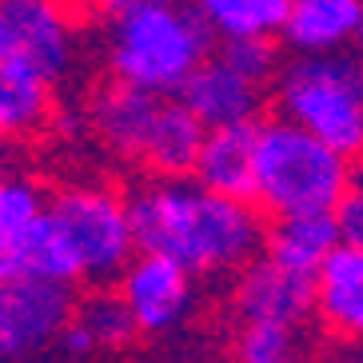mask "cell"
<instances>
[{"label": "cell", "mask_w": 363, "mask_h": 363, "mask_svg": "<svg viewBox=\"0 0 363 363\" xmlns=\"http://www.w3.org/2000/svg\"><path fill=\"white\" fill-rule=\"evenodd\" d=\"M256 148H259V124H228L208 128L203 148L196 156L192 176L208 188L235 200H256Z\"/></svg>", "instance_id": "5bb4252c"}, {"label": "cell", "mask_w": 363, "mask_h": 363, "mask_svg": "<svg viewBox=\"0 0 363 363\" xmlns=\"http://www.w3.org/2000/svg\"><path fill=\"white\" fill-rule=\"evenodd\" d=\"M340 224L331 212H303V216H276V224L267 228L264 252L276 256L279 264L315 276L328 256L340 247Z\"/></svg>", "instance_id": "e0dca14e"}, {"label": "cell", "mask_w": 363, "mask_h": 363, "mask_svg": "<svg viewBox=\"0 0 363 363\" xmlns=\"http://www.w3.org/2000/svg\"><path fill=\"white\" fill-rule=\"evenodd\" d=\"M352 188V156L331 148L296 120L276 116L259 124L256 148V203L272 216L335 212Z\"/></svg>", "instance_id": "3957f363"}, {"label": "cell", "mask_w": 363, "mask_h": 363, "mask_svg": "<svg viewBox=\"0 0 363 363\" xmlns=\"http://www.w3.org/2000/svg\"><path fill=\"white\" fill-rule=\"evenodd\" d=\"M208 56H212V28L196 9L136 0L108 16L104 60L124 84L176 96Z\"/></svg>", "instance_id": "7a4b0ae2"}, {"label": "cell", "mask_w": 363, "mask_h": 363, "mask_svg": "<svg viewBox=\"0 0 363 363\" xmlns=\"http://www.w3.org/2000/svg\"><path fill=\"white\" fill-rule=\"evenodd\" d=\"M52 112V80L0 60V124L4 136H33Z\"/></svg>", "instance_id": "d6986e66"}, {"label": "cell", "mask_w": 363, "mask_h": 363, "mask_svg": "<svg viewBox=\"0 0 363 363\" xmlns=\"http://www.w3.org/2000/svg\"><path fill=\"white\" fill-rule=\"evenodd\" d=\"M192 267L176 264L160 252H140L128 272L116 279L120 296L128 299L136 328L144 335H172L192 323L200 308V284Z\"/></svg>", "instance_id": "ba28073f"}, {"label": "cell", "mask_w": 363, "mask_h": 363, "mask_svg": "<svg viewBox=\"0 0 363 363\" xmlns=\"http://www.w3.org/2000/svg\"><path fill=\"white\" fill-rule=\"evenodd\" d=\"M140 252H160L196 276H235L259 256L267 228L252 200H235L184 176H160L132 192Z\"/></svg>", "instance_id": "6da1fadb"}, {"label": "cell", "mask_w": 363, "mask_h": 363, "mask_svg": "<svg viewBox=\"0 0 363 363\" xmlns=\"http://www.w3.org/2000/svg\"><path fill=\"white\" fill-rule=\"evenodd\" d=\"M359 180H363V176H359Z\"/></svg>", "instance_id": "f1b7e54d"}, {"label": "cell", "mask_w": 363, "mask_h": 363, "mask_svg": "<svg viewBox=\"0 0 363 363\" xmlns=\"http://www.w3.org/2000/svg\"><path fill=\"white\" fill-rule=\"evenodd\" d=\"M359 48H363V28H359Z\"/></svg>", "instance_id": "83f0119b"}, {"label": "cell", "mask_w": 363, "mask_h": 363, "mask_svg": "<svg viewBox=\"0 0 363 363\" xmlns=\"http://www.w3.org/2000/svg\"><path fill=\"white\" fill-rule=\"evenodd\" d=\"M48 203L52 200H44L36 180H28V176H9V180L0 184V240L24 232L28 224H36L48 212Z\"/></svg>", "instance_id": "7402d4cb"}, {"label": "cell", "mask_w": 363, "mask_h": 363, "mask_svg": "<svg viewBox=\"0 0 363 363\" xmlns=\"http://www.w3.org/2000/svg\"><path fill=\"white\" fill-rule=\"evenodd\" d=\"M72 311L76 303L68 279H4V291H0V352H4V359L16 363L60 343V335L72 323Z\"/></svg>", "instance_id": "52a82bcc"}, {"label": "cell", "mask_w": 363, "mask_h": 363, "mask_svg": "<svg viewBox=\"0 0 363 363\" xmlns=\"http://www.w3.org/2000/svg\"><path fill=\"white\" fill-rule=\"evenodd\" d=\"M203 24L220 40L235 36H279L291 12V0H192Z\"/></svg>", "instance_id": "ffe728a7"}, {"label": "cell", "mask_w": 363, "mask_h": 363, "mask_svg": "<svg viewBox=\"0 0 363 363\" xmlns=\"http://www.w3.org/2000/svg\"><path fill=\"white\" fill-rule=\"evenodd\" d=\"M220 56H224L232 68H240L244 76L267 84L276 80L279 56H276V40L272 36H235V40H220Z\"/></svg>", "instance_id": "603a6c76"}, {"label": "cell", "mask_w": 363, "mask_h": 363, "mask_svg": "<svg viewBox=\"0 0 363 363\" xmlns=\"http://www.w3.org/2000/svg\"><path fill=\"white\" fill-rule=\"evenodd\" d=\"M0 60L65 80L76 60V24L65 0H0Z\"/></svg>", "instance_id": "8992f818"}, {"label": "cell", "mask_w": 363, "mask_h": 363, "mask_svg": "<svg viewBox=\"0 0 363 363\" xmlns=\"http://www.w3.org/2000/svg\"><path fill=\"white\" fill-rule=\"evenodd\" d=\"M0 276L4 279H21V276H36V279H80L76 276V259L68 247L65 232L56 228L52 212H44L36 224H28L24 232L4 235L0 240Z\"/></svg>", "instance_id": "2e32d148"}, {"label": "cell", "mask_w": 363, "mask_h": 363, "mask_svg": "<svg viewBox=\"0 0 363 363\" xmlns=\"http://www.w3.org/2000/svg\"><path fill=\"white\" fill-rule=\"evenodd\" d=\"M48 212L72 247L76 276L96 288L116 284L140 256L132 203L104 184H68L52 196Z\"/></svg>", "instance_id": "5b68a950"}, {"label": "cell", "mask_w": 363, "mask_h": 363, "mask_svg": "<svg viewBox=\"0 0 363 363\" xmlns=\"http://www.w3.org/2000/svg\"><path fill=\"white\" fill-rule=\"evenodd\" d=\"M92 4H96V9H104L108 16H112V12H120V9H128V0H92Z\"/></svg>", "instance_id": "d4e9b609"}, {"label": "cell", "mask_w": 363, "mask_h": 363, "mask_svg": "<svg viewBox=\"0 0 363 363\" xmlns=\"http://www.w3.org/2000/svg\"><path fill=\"white\" fill-rule=\"evenodd\" d=\"M355 363H363V343H359V355H355Z\"/></svg>", "instance_id": "4316f807"}, {"label": "cell", "mask_w": 363, "mask_h": 363, "mask_svg": "<svg viewBox=\"0 0 363 363\" xmlns=\"http://www.w3.org/2000/svg\"><path fill=\"white\" fill-rule=\"evenodd\" d=\"M272 92L279 116L315 132L331 148L347 156L363 148V68L347 52L296 56L276 72Z\"/></svg>", "instance_id": "277c9868"}, {"label": "cell", "mask_w": 363, "mask_h": 363, "mask_svg": "<svg viewBox=\"0 0 363 363\" xmlns=\"http://www.w3.org/2000/svg\"><path fill=\"white\" fill-rule=\"evenodd\" d=\"M232 311L240 320L303 323L315 311V276L279 264L276 256H256L235 272Z\"/></svg>", "instance_id": "9c48e42d"}, {"label": "cell", "mask_w": 363, "mask_h": 363, "mask_svg": "<svg viewBox=\"0 0 363 363\" xmlns=\"http://www.w3.org/2000/svg\"><path fill=\"white\" fill-rule=\"evenodd\" d=\"M232 363H303L299 323L240 320L232 340Z\"/></svg>", "instance_id": "44dd1931"}, {"label": "cell", "mask_w": 363, "mask_h": 363, "mask_svg": "<svg viewBox=\"0 0 363 363\" xmlns=\"http://www.w3.org/2000/svg\"><path fill=\"white\" fill-rule=\"evenodd\" d=\"M363 0H291L279 40L296 56H328L359 44Z\"/></svg>", "instance_id": "4fadbf2b"}, {"label": "cell", "mask_w": 363, "mask_h": 363, "mask_svg": "<svg viewBox=\"0 0 363 363\" xmlns=\"http://www.w3.org/2000/svg\"><path fill=\"white\" fill-rule=\"evenodd\" d=\"M335 224H340V240L352 247H363V180L352 184L343 200L335 203Z\"/></svg>", "instance_id": "cb8c5ba5"}, {"label": "cell", "mask_w": 363, "mask_h": 363, "mask_svg": "<svg viewBox=\"0 0 363 363\" xmlns=\"http://www.w3.org/2000/svg\"><path fill=\"white\" fill-rule=\"evenodd\" d=\"M136 315H132L128 299L116 291L96 288L88 291L80 303H76L72 311V323H68V331L60 335V347H65V355H92V352H120V347H128L132 335H136Z\"/></svg>", "instance_id": "9a60e30c"}, {"label": "cell", "mask_w": 363, "mask_h": 363, "mask_svg": "<svg viewBox=\"0 0 363 363\" xmlns=\"http://www.w3.org/2000/svg\"><path fill=\"white\" fill-rule=\"evenodd\" d=\"M315 320L347 343H363V247L340 244L315 272Z\"/></svg>", "instance_id": "7c38bea8"}, {"label": "cell", "mask_w": 363, "mask_h": 363, "mask_svg": "<svg viewBox=\"0 0 363 363\" xmlns=\"http://www.w3.org/2000/svg\"><path fill=\"white\" fill-rule=\"evenodd\" d=\"M160 104H164L160 92L112 80L108 88H100L92 108H88L92 136H96L112 156H120V160L144 164V148H148V136H152V124H156Z\"/></svg>", "instance_id": "8fae6325"}, {"label": "cell", "mask_w": 363, "mask_h": 363, "mask_svg": "<svg viewBox=\"0 0 363 363\" xmlns=\"http://www.w3.org/2000/svg\"><path fill=\"white\" fill-rule=\"evenodd\" d=\"M128 4H136V0H128ZM156 4H188V0H156Z\"/></svg>", "instance_id": "484cf974"}, {"label": "cell", "mask_w": 363, "mask_h": 363, "mask_svg": "<svg viewBox=\"0 0 363 363\" xmlns=\"http://www.w3.org/2000/svg\"><path fill=\"white\" fill-rule=\"evenodd\" d=\"M176 96L203 120V128H228V124H252L259 116L264 84L244 76L240 68H232L216 52L184 80Z\"/></svg>", "instance_id": "30bf717a"}, {"label": "cell", "mask_w": 363, "mask_h": 363, "mask_svg": "<svg viewBox=\"0 0 363 363\" xmlns=\"http://www.w3.org/2000/svg\"><path fill=\"white\" fill-rule=\"evenodd\" d=\"M203 120L196 116L192 108L184 104L180 96L168 100L164 96L156 124H152L148 148H144V168H152L156 176H184L196 168V156L203 148Z\"/></svg>", "instance_id": "ac0fdd59"}]
</instances>
